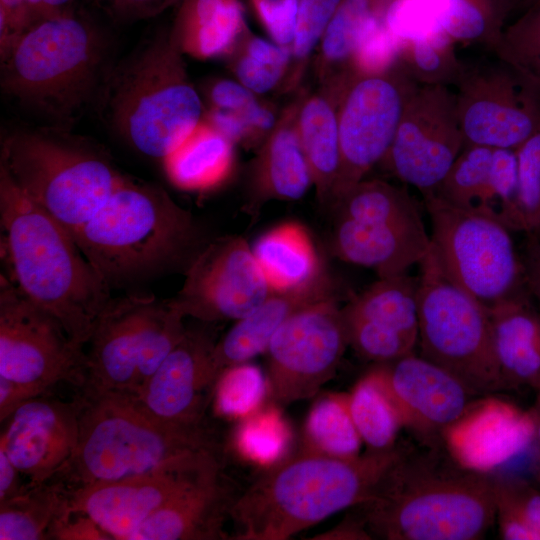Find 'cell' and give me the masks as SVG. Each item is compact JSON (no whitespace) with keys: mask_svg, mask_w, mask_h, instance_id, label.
Masks as SVG:
<instances>
[{"mask_svg":"<svg viewBox=\"0 0 540 540\" xmlns=\"http://www.w3.org/2000/svg\"><path fill=\"white\" fill-rule=\"evenodd\" d=\"M505 390L540 388V311L529 289L487 308Z\"/></svg>","mask_w":540,"mask_h":540,"instance_id":"obj_26","label":"cell"},{"mask_svg":"<svg viewBox=\"0 0 540 540\" xmlns=\"http://www.w3.org/2000/svg\"><path fill=\"white\" fill-rule=\"evenodd\" d=\"M493 160L494 148L465 146L434 194L495 220Z\"/></svg>","mask_w":540,"mask_h":540,"instance_id":"obj_36","label":"cell"},{"mask_svg":"<svg viewBox=\"0 0 540 540\" xmlns=\"http://www.w3.org/2000/svg\"><path fill=\"white\" fill-rule=\"evenodd\" d=\"M291 439L281 413L269 407L242 419L235 433V446L246 460L269 467L282 460Z\"/></svg>","mask_w":540,"mask_h":540,"instance_id":"obj_42","label":"cell"},{"mask_svg":"<svg viewBox=\"0 0 540 540\" xmlns=\"http://www.w3.org/2000/svg\"><path fill=\"white\" fill-rule=\"evenodd\" d=\"M68 495L60 481L29 483L22 494L0 503V539H49L52 524L67 508Z\"/></svg>","mask_w":540,"mask_h":540,"instance_id":"obj_35","label":"cell"},{"mask_svg":"<svg viewBox=\"0 0 540 540\" xmlns=\"http://www.w3.org/2000/svg\"><path fill=\"white\" fill-rule=\"evenodd\" d=\"M42 395L33 388L0 376V421H6L29 399Z\"/></svg>","mask_w":540,"mask_h":540,"instance_id":"obj_56","label":"cell"},{"mask_svg":"<svg viewBox=\"0 0 540 540\" xmlns=\"http://www.w3.org/2000/svg\"><path fill=\"white\" fill-rule=\"evenodd\" d=\"M215 343L213 333L205 327L186 329L137 396L142 404L166 421L203 423L217 381L212 365Z\"/></svg>","mask_w":540,"mask_h":540,"instance_id":"obj_20","label":"cell"},{"mask_svg":"<svg viewBox=\"0 0 540 540\" xmlns=\"http://www.w3.org/2000/svg\"><path fill=\"white\" fill-rule=\"evenodd\" d=\"M206 95L209 107L235 111L242 116L259 101L255 93L232 79L213 81Z\"/></svg>","mask_w":540,"mask_h":540,"instance_id":"obj_51","label":"cell"},{"mask_svg":"<svg viewBox=\"0 0 540 540\" xmlns=\"http://www.w3.org/2000/svg\"><path fill=\"white\" fill-rule=\"evenodd\" d=\"M273 291L252 247L240 236L207 243L189 263L181 290L170 303L186 317L203 323L239 320Z\"/></svg>","mask_w":540,"mask_h":540,"instance_id":"obj_17","label":"cell"},{"mask_svg":"<svg viewBox=\"0 0 540 540\" xmlns=\"http://www.w3.org/2000/svg\"><path fill=\"white\" fill-rule=\"evenodd\" d=\"M395 62L420 86H456L467 67L455 42L437 26L397 40Z\"/></svg>","mask_w":540,"mask_h":540,"instance_id":"obj_34","label":"cell"},{"mask_svg":"<svg viewBox=\"0 0 540 540\" xmlns=\"http://www.w3.org/2000/svg\"><path fill=\"white\" fill-rule=\"evenodd\" d=\"M73 1L74 0H22L18 35L36 22L72 8L71 5Z\"/></svg>","mask_w":540,"mask_h":540,"instance_id":"obj_54","label":"cell"},{"mask_svg":"<svg viewBox=\"0 0 540 540\" xmlns=\"http://www.w3.org/2000/svg\"><path fill=\"white\" fill-rule=\"evenodd\" d=\"M405 448L356 458L302 448L270 466L230 508L236 540H286L344 509L368 501Z\"/></svg>","mask_w":540,"mask_h":540,"instance_id":"obj_3","label":"cell"},{"mask_svg":"<svg viewBox=\"0 0 540 540\" xmlns=\"http://www.w3.org/2000/svg\"><path fill=\"white\" fill-rule=\"evenodd\" d=\"M534 441L528 411L485 395L471 401L461 416L441 434L446 452L461 466L489 473Z\"/></svg>","mask_w":540,"mask_h":540,"instance_id":"obj_21","label":"cell"},{"mask_svg":"<svg viewBox=\"0 0 540 540\" xmlns=\"http://www.w3.org/2000/svg\"><path fill=\"white\" fill-rule=\"evenodd\" d=\"M463 148L455 93L419 86L380 165L424 196L436 191Z\"/></svg>","mask_w":540,"mask_h":540,"instance_id":"obj_16","label":"cell"},{"mask_svg":"<svg viewBox=\"0 0 540 540\" xmlns=\"http://www.w3.org/2000/svg\"><path fill=\"white\" fill-rule=\"evenodd\" d=\"M342 310L418 342L417 277L408 273L379 278Z\"/></svg>","mask_w":540,"mask_h":540,"instance_id":"obj_33","label":"cell"},{"mask_svg":"<svg viewBox=\"0 0 540 540\" xmlns=\"http://www.w3.org/2000/svg\"><path fill=\"white\" fill-rule=\"evenodd\" d=\"M234 143L202 122L163 160L166 173L177 187L208 190L227 180L235 164Z\"/></svg>","mask_w":540,"mask_h":540,"instance_id":"obj_32","label":"cell"},{"mask_svg":"<svg viewBox=\"0 0 540 540\" xmlns=\"http://www.w3.org/2000/svg\"><path fill=\"white\" fill-rule=\"evenodd\" d=\"M228 57L236 80L256 95L270 92L285 81L286 68L259 61L239 49Z\"/></svg>","mask_w":540,"mask_h":540,"instance_id":"obj_49","label":"cell"},{"mask_svg":"<svg viewBox=\"0 0 540 540\" xmlns=\"http://www.w3.org/2000/svg\"><path fill=\"white\" fill-rule=\"evenodd\" d=\"M436 24L454 42L478 43L491 50L509 15L497 0H432Z\"/></svg>","mask_w":540,"mask_h":540,"instance_id":"obj_39","label":"cell"},{"mask_svg":"<svg viewBox=\"0 0 540 540\" xmlns=\"http://www.w3.org/2000/svg\"><path fill=\"white\" fill-rule=\"evenodd\" d=\"M536 477H537L538 481L540 482V455H539L537 469H536Z\"/></svg>","mask_w":540,"mask_h":540,"instance_id":"obj_62","label":"cell"},{"mask_svg":"<svg viewBox=\"0 0 540 540\" xmlns=\"http://www.w3.org/2000/svg\"><path fill=\"white\" fill-rule=\"evenodd\" d=\"M419 269L421 356L455 376L474 396L505 390L487 308L447 276L431 247Z\"/></svg>","mask_w":540,"mask_h":540,"instance_id":"obj_9","label":"cell"},{"mask_svg":"<svg viewBox=\"0 0 540 540\" xmlns=\"http://www.w3.org/2000/svg\"><path fill=\"white\" fill-rule=\"evenodd\" d=\"M528 289L540 310V239L532 233L525 234L521 252Z\"/></svg>","mask_w":540,"mask_h":540,"instance_id":"obj_55","label":"cell"},{"mask_svg":"<svg viewBox=\"0 0 540 540\" xmlns=\"http://www.w3.org/2000/svg\"><path fill=\"white\" fill-rule=\"evenodd\" d=\"M313 539L337 540V539H372L364 522L359 515L352 516L333 529L318 534Z\"/></svg>","mask_w":540,"mask_h":540,"instance_id":"obj_59","label":"cell"},{"mask_svg":"<svg viewBox=\"0 0 540 540\" xmlns=\"http://www.w3.org/2000/svg\"><path fill=\"white\" fill-rule=\"evenodd\" d=\"M332 279L323 273L311 284L287 292H272L260 305L215 343L212 365L216 379L227 368L266 351L276 331L296 312L335 297Z\"/></svg>","mask_w":540,"mask_h":540,"instance_id":"obj_25","label":"cell"},{"mask_svg":"<svg viewBox=\"0 0 540 540\" xmlns=\"http://www.w3.org/2000/svg\"><path fill=\"white\" fill-rule=\"evenodd\" d=\"M21 475L6 452L0 448V503L19 496L28 488L22 484Z\"/></svg>","mask_w":540,"mask_h":540,"instance_id":"obj_58","label":"cell"},{"mask_svg":"<svg viewBox=\"0 0 540 540\" xmlns=\"http://www.w3.org/2000/svg\"><path fill=\"white\" fill-rule=\"evenodd\" d=\"M0 217L12 282L62 325L81 349L112 300L110 286L74 236L0 167Z\"/></svg>","mask_w":540,"mask_h":540,"instance_id":"obj_2","label":"cell"},{"mask_svg":"<svg viewBox=\"0 0 540 540\" xmlns=\"http://www.w3.org/2000/svg\"><path fill=\"white\" fill-rule=\"evenodd\" d=\"M218 448L130 478L68 489V509L95 520L113 540H129L151 515L186 490L221 474Z\"/></svg>","mask_w":540,"mask_h":540,"instance_id":"obj_14","label":"cell"},{"mask_svg":"<svg viewBox=\"0 0 540 540\" xmlns=\"http://www.w3.org/2000/svg\"><path fill=\"white\" fill-rule=\"evenodd\" d=\"M419 86L396 62L349 79L337 108L341 162L330 206L384 159Z\"/></svg>","mask_w":540,"mask_h":540,"instance_id":"obj_11","label":"cell"},{"mask_svg":"<svg viewBox=\"0 0 540 540\" xmlns=\"http://www.w3.org/2000/svg\"><path fill=\"white\" fill-rule=\"evenodd\" d=\"M505 10L510 14L514 9L528 5L530 6L536 0H498Z\"/></svg>","mask_w":540,"mask_h":540,"instance_id":"obj_61","label":"cell"},{"mask_svg":"<svg viewBox=\"0 0 540 540\" xmlns=\"http://www.w3.org/2000/svg\"><path fill=\"white\" fill-rule=\"evenodd\" d=\"M348 345L336 296L293 314L276 331L265 351L272 399L285 405L316 395L334 377Z\"/></svg>","mask_w":540,"mask_h":540,"instance_id":"obj_13","label":"cell"},{"mask_svg":"<svg viewBox=\"0 0 540 540\" xmlns=\"http://www.w3.org/2000/svg\"><path fill=\"white\" fill-rule=\"evenodd\" d=\"M536 392L535 402L528 413L534 427V441L540 444V388Z\"/></svg>","mask_w":540,"mask_h":540,"instance_id":"obj_60","label":"cell"},{"mask_svg":"<svg viewBox=\"0 0 540 540\" xmlns=\"http://www.w3.org/2000/svg\"><path fill=\"white\" fill-rule=\"evenodd\" d=\"M170 35L197 59L230 56L249 29L240 0H181Z\"/></svg>","mask_w":540,"mask_h":540,"instance_id":"obj_28","label":"cell"},{"mask_svg":"<svg viewBox=\"0 0 540 540\" xmlns=\"http://www.w3.org/2000/svg\"><path fill=\"white\" fill-rule=\"evenodd\" d=\"M456 87L464 147L516 150L540 131V92L500 60L467 65Z\"/></svg>","mask_w":540,"mask_h":540,"instance_id":"obj_15","label":"cell"},{"mask_svg":"<svg viewBox=\"0 0 540 540\" xmlns=\"http://www.w3.org/2000/svg\"><path fill=\"white\" fill-rule=\"evenodd\" d=\"M49 539L113 540L90 516L82 512L69 510L68 507L52 524L49 530Z\"/></svg>","mask_w":540,"mask_h":540,"instance_id":"obj_50","label":"cell"},{"mask_svg":"<svg viewBox=\"0 0 540 540\" xmlns=\"http://www.w3.org/2000/svg\"><path fill=\"white\" fill-rule=\"evenodd\" d=\"M405 448L359 516L372 538L478 540L496 520L495 477L457 463L442 445Z\"/></svg>","mask_w":540,"mask_h":540,"instance_id":"obj_1","label":"cell"},{"mask_svg":"<svg viewBox=\"0 0 540 540\" xmlns=\"http://www.w3.org/2000/svg\"><path fill=\"white\" fill-rule=\"evenodd\" d=\"M185 317L168 301L148 297L140 319L138 393L183 338Z\"/></svg>","mask_w":540,"mask_h":540,"instance_id":"obj_40","label":"cell"},{"mask_svg":"<svg viewBox=\"0 0 540 540\" xmlns=\"http://www.w3.org/2000/svg\"><path fill=\"white\" fill-rule=\"evenodd\" d=\"M343 315L349 345L364 359L384 363L414 353L417 343L405 336L365 319Z\"/></svg>","mask_w":540,"mask_h":540,"instance_id":"obj_46","label":"cell"},{"mask_svg":"<svg viewBox=\"0 0 540 540\" xmlns=\"http://www.w3.org/2000/svg\"><path fill=\"white\" fill-rule=\"evenodd\" d=\"M536 236H538V238L540 239V232L538 234H536Z\"/></svg>","mask_w":540,"mask_h":540,"instance_id":"obj_63","label":"cell"},{"mask_svg":"<svg viewBox=\"0 0 540 540\" xmlns=\"http://www.w3.org/2000/svg\"><path fill=\"white\" fill-rule=\"evenodd\" d=\"M0 167L72 235L125 179L98 145L47 126L6 136Z\"/></svg>","mask_w":540,"mask_h":540,"instance_id":"obj_8","label":"cell"},{"mask_svg":"<svg viewBox=\"0 0 540 540\" xmlns=\"http://www.w3.org/2000/svg\"><path fill=\"white\" fill-rule=\"evenodd\" d=\"M431 249L447 276L486 308L528 289L521 253L501 222L423 196Z\"/></svg>","mask_w":540,"mask_h":540,"instance_id":"obj_10","label":"cell"},{"mask_svg":"<svg viewBox=\"0 0 540 540\" xmlns=\"http://www.w3.org/2000/svg\"><path fill=\"white\" fill-rule=\"evenodd\" d=\"M344 87H320L317 92L297 101V131L312 172L317 198L325 206L331 204L340 170L337 108Z\"/></svg>","mask_w":540,"mask_h":540,"instance_id":"obj_29","label":"cell"},{"mask_svg":"<svg viewBox=\"0 0 540 540\" xmlns=\"http://www.w3.org/2000/svg\"><path fill=\"white\" fill-rule=\"evenodd\" d=\"M73 236L110 287L192 261L202 249L189 211L161 187L126 177Z\"/></svg>","mask_w":540,"mask_h":540,"instance_id":"obj_5","label":"cell"},{"mask_svg":"<svg viewBox=\"0 0 540 540\" xmlns=\"http://www.w3.org/2000/svg\"><path fill=\"white\" fill-rule=\"evenodd\" d=\"M22 0H0V52H3L19 33Z\"/></svg>","mask_w":540,"mask_h":540,"instance_id":"obj_57","label":"cell"},{"mask_svg":"<svg viewBox=\"0 0 540 540\" xmlns=\"http://www.w3.org/2000/svg\"><path fill=\"white\" fill-rule=\"evenodd\" d=\"M395 0H342L317 49L316 73L320 86H336L354 71L352 56L367 27L385 20Z\"/></svg>","mask_w":540,"mask_h":540,"instance_id":"obj_31","label":"cell"},{"mask_svg":"<svg viewBox=\"0 0 540 540\" xmlns=\"http://www.w3.org/2000/svg\"><path fill=\"white\" fill-rule=\"evenodd\" d=\"M147 296L112 298L98 317L85 351L82 393H138L140 319Z\"/></svg>","mask_w":540,"mask_h":540,"instance_id":"obj_23","label":"cell"},{"mask_svg":"<svg viewBox=\"0 0 540 540\" xmlns=\"http://www.w3.org/2000/svg\"><path fill=\"white\" fill-rule=\"evenodd\" d=\"M492 51L524 81L540 92V0L504 27Z\"/></svg>","mask_w":540,"mask_h":540,"instance_id":"obj_41","label":"cell"},{"mask_svg":"<svg viewBox=\"0 0 540 540\" xmlns=\"http://www.w3.org/2000/svg\"><path fill=\"white\" fill-rule=\"evenodd\" d=\"M362 442L349 410L348 394L329 393L313 404L304 425V449L351 459L360 455Z\"/></svg>","mask_w":540,"mask_h":540,"instance_id":"obj_37","label":"cell"},{"mask_svg":"<svg viewBox=\"0 0 540 540\" xmlns=\"http://www.w3.org/2000/svg\"><path fill=\"white\" fill-rule=\"evenodd\" d=\"M252 251L273 292L305 287L324 273L309 233L296 222L267 231L256 240Z\"/></svg>","mask_w":540,"mask_h":540,"instance_id":"obj_30","label":"cell"},{"mask_svg":"<svg viewBox=\"0 0 540 540\" xmlns=\"http://www.w3.org/2000/svg\"><path fill=\"white\" fill-rule=\"evenodd\" d=\"M296 113L297 101L279 117L252 163L244 207L252 219L268 201L298 200L313 186L312 172L297 131Z\"/></svg>","mask_w":540,"mask_h":540,"instance_id":"obj_24","label":"cell"},{"mask_svg":"<svg viewBox=\"0 0 540 540\" xmlns=\"http://www.w3.org/2000/svg\"><path fill=\"white\" fill-rule=\"evenodd\" d=\"M234 499L219 474L169 501L142 523L129 540L228 538L224 523Z\"/></svg>","mask_w":540,"mask_h":540,"instance_id":"obj_27","label":"cell"},{"mask_svg":"<svg viewBox=\"0 0 540 540\" xmlns=\"http://www.w3.org/2000/svg\"><path fill=\"white\" fill-rule=\"evenodd\" d=\"M183 56L170 32L156 36L110 70L98 97L110 128L144 156L164 160L203 120Z\"/></svg>","mask_w":540,"mask_h":540,"instance_id":"obj_7","label":"cell"},{"mask_svg":"<svg viewBox=\"0 0 540 540\" xmlns=\"http://www.w3.org/2000/svg\"><path fill=\"white\" fill-rule=\"evenodd\" d=\"M85 350L51 314L6 275L0 278V376L45 394L68 381L82 385Z\"/></svg>","mask_w":540,"mask_h":540,"instance_id":"obj_12","label":"cell"},{"mask_svg":"<svg viewBox=\"0 0 540 540\" xmlns=\"http://www.w3.org/2000/svg\"><path fill=\"white\" fill-rule=\"evenodd\" d=\"M370 371L397 409L403 427L425 445H442V432L474 396L451 373L414 353L375 363Z\"/></svg>","mask_w":540,"mask_h":540,"instance_id":"obj_18","label":"cell"},{"mask_svg":"<svg viewBox=\"0 0 540 540\" xmlns=\"http://www.w3.org/2000/svg\"><path fill=\"white\" fill-rule=\"evenodd\" d=\"M110 14L123 21L143 20L177 6L181 0H97Z\"/></svg>","mask_w":540,"mask_h":540,"instance_id":"obj_53","label":"cell"},{"mask_svg":"<svg viewBox=\"0 0 540 540\" xmlns=\"http://www.w3.org/2000/svg\"><path fill=\"white\" fill-rule=\"evenodd\" d=\"M108 46L73 8L38 21L0 53L2 92L45 126L69 130L98 100L110 72Z\"/></svg>","mask_w":540,"mask_h":540,"instance_id":"obj_4","label":"cell"},{"mask_svg":"<svg viewBox=\"0 0 540 540\" xmlns=\"http://www.w3.org/2000/svg\"><path fill=\"white\" fill-rule=\"evenodd\" d=\"M430 247L421 213L361 221L336 218L333 253L345 262L372 269L379 278L407 273Z\"/></svg>","mask_w":540,"mask_h":540,"instance_id":"obj_22","label":"cell"},{"mask_svg":"<svg viewBox=\"0 0 540 540\" xmlns=\"http://www.w3.org/2000/svg\"><path fill=\"white\" fill-rule=\"evenodd\" d=\"M261 25L276 44L291 48L297 25L299 0H250Z\"/></svg>","mask_w":540,"mask_h":540,"instance_id":"obj_48","label":"cell"},{"mask_svg":"<svg viewBox=\"0 0 540 540\" xmlns=\"http://www.w3.org/2000/svg\"><path fill=\"white\" fill-rule=\"evenodd\" d=\"M203 120L234 144L257 145L252 129L238 112L209 107L205 109Z\"/></svg>","mask_w":540,"mask_h":540,"instance_id":"obj_52","label":"cell"},{"mask_svg":"<svg viewBox=\"0 0 540 540\" xmlns=\"http://www.w3.org/2000/svg\"><path fill=\"white\" fill-rule=\"evenodd\" d=\"M518 194L514 231L540 232V131L516 149Z\"/></svg>","mask_w":540,"mask_h":540,"instance_id":"obj_45","label":"cell"},{"mask_svg":"<svg viewBox=\"0 0 540 540\" xmlns=\"http://www.w3.org/2000/svg\"><path fill=\"white\" fill-rule=\"evenodd\" d=\"M79 438L62 474L72 488L152 472L216 443L203 423L181 424L151 413L130 392L82 393Z\"/></svg>","mask_w":540,"mask_h":540,"instance_id":"obj_6","label":"cell"},{"mask_svg":"<svg viewBox=\"0 0 540 540\" xmlns=\"http://www.w3.org/2000/svg\"><path fill=\"white\" fill-rule=\"evenodd\" d=\"M348 404L355 426L370 451L396 446L403 427L394 404L369 370L348 394Z\"/></svg>","mask_w":540,"mask_h":540,"instance_id":"obj_38","label":"cell"},{"mask_svg":"<svg viewBox=\"0 0 540 540\" xmlns=\"http://www.w3.org/2000/svg\"><path fill=\"white\" fill-rule=\"evenodd\" d=\"M80 410V398L67 402L45 393L6 420L0 448L30 484L52 481L67 469L78 445Z\"/></svg>","mask_w":540,"mask_h":540,"instance_id":"obj_19","label":"cell"},{"mask_svg":"<svg viewBox=\"0 0 540 540\" xmlns=\"http://www.w3.org/2000/svg\"><path fill=\"white\" fill-rule=\"evenodd\" d=\"M342 0H299L291 63L284 81L287 90L301 81L308 60L318 49L327 26Z\"/></svg>","mask_w":540,"mask_h":540,"instance_id":"obj_44","label":"cell"},{"mask_svg":"<svg viewBox=\"0 0 540 540\" xmlns=\"http://www.w3.org/2000/svg\"><path fill=\"white\" fill-rule=\"evenodd\" d=\"M495 503L496 515L514 518L540 533V491L529 483L495 477Z\"/></svg>","mask_w":540,"mask_h":540,"instance_id":"obj_47","label":"cell"},{"mask_svg":"<svg viewBox=\"0 0 540 540\" xmlns=\"http://www.w3.org/2000/svg\"><path fill=\"white\" fill-rule=\"evenodd\" d=\"M268 390L262 370L247 362L224 370L214 386L216 412L228 418L243 419L261 408Z\"/></svg>","mask_w":540,"mask_h":540,"instance_id":"obj_43","label":"cell"}]
</instances>
